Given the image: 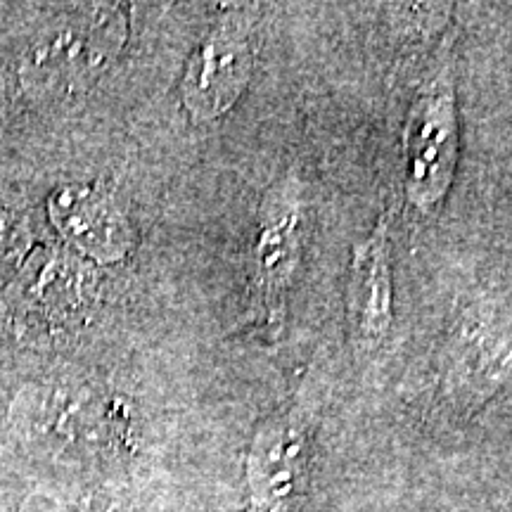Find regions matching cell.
Masks as SVG:
<instances>
[{"label":"cell","instance_id":"6da1fadb","mask_svg":"<svg viewBox=\"0 0 512 512\" xmlns=\"http://www.w3.org/2000/svg\"><path fill=\"white\" fill-rule=\"evenodd\" d=\"M126 17L117 5H83L31 43L17 79L34 100L72 98L91 88L117 60L126 41Z\"/></svg>","mask_w":512,"mask_h":512},{"label":"cell","instance_id":"7a4b0ae2","mask_svg":"<svg viewBox=\"0 0 512 512\" xmlns=\"http://www.w3.org/2000/svg\"><path fill=\"white\" fill-rule=\"evenodd\" d=\"M304 245V190L297 176L285 174L259 204L249 254V318L271 335H278L285 325L287 294L302 266Z\"/></svg>","mask_w":512,"mask_h":512},{"label":"cell","instance_id":"3957f363","mask_svg":"<svg viewBox=\"0 0 512 512\" xmlns=\"http://www.w3.org/2000/svg\"><path fill=\"white\" fill-rule=\"evenodd\" d=\"M458 110L448 48L418 88L403 124V190L422 214L439 209L458 164Z\"/></svg>","mask_w":512,"mask_h":512},{"label":"cell","instance_id":"277c9868","mask_svg":"<svg viewBox=\"0 0 512 512\" xmlns=\"http://www.w3.org/2000/svg\"><path fill=\"white\" fill-rule=\"evenodd\" d=\"M254 24L249 8H230L195 48L185 67L181 95L195 121L226 114L245 93L254 72Z\"/></svg>","mask_w":512,"mask_h":512},{"label":"cell","instance_id":"5b68a950","mask_svg":"<svg viewBox=\"0 0 512 512\" xmlns=\"http://www.w3.org/2000/svg\"><path fill=\"white\" fill-rule=\"evenodd\" d=\"M392 211L380 216L373 233L351 252L347 285V318L351 342L358 351H373L394 323Z\"/></svg>","mask_w":512,"mask_h":512},{"label":"cell","instance_id":"8992f818","mask_svg":"<svg viewBox=\"0 0 512 512\" xmlns=\"http://www.w3.org/2000/svg\"><path fill=\"white\" fill-rule=\"evenodd\" d=\"M50 221L76 249L100 264L133 249V226L119 202L93 185H64L48 202Z\"/></svg>","mask_w":512,"mask_h":512},{"label":"cell","instance_id":"52a82bcc","mask_svg":"<svg viewBox=\"0 0 512 512\" xmlns=\"http://www.w3.org/2000/svg\"><path fill=\"white\" fill-rule=\"evenodd\" d=\"M448 370L453 380L496 387L512 370V339L489 320L467 311L448 339Z\"/></svg>","mask_w":512,"mask_h":512}]
</instances>
